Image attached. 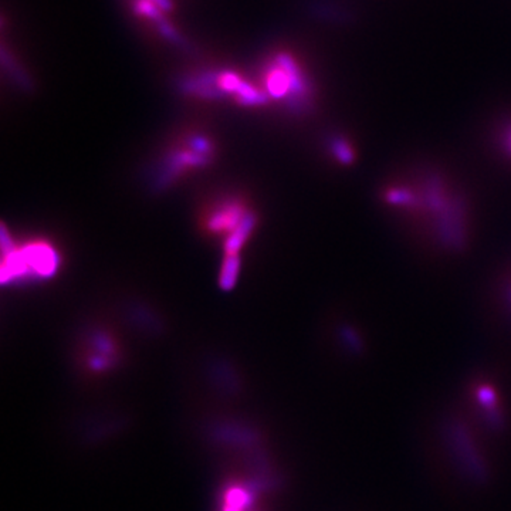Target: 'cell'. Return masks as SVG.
Segmentation results:
<instances>
[{"label":"cell","mask_w":511,"mask_h":511,"mask_svg":"<svg viewBox=\"0 0 511 511\" xmlns=\"http://www.w3.org/2000/svg\"><path fill=\"white\" fill-rule=\"evenodd\" d=\"M238 273H239V260L235 254H228V259L225 261V266L222 269L221 273V285L225 290H229L233 287V284L238 280Z\"/></svg>","instance_id":"2"},{"label":"cell","mask_w":511,"mask_h":511,"mask_svg":"<svg viewBox=\"0 0 511 511\" xmlns=\"http://www.w3.org/2000/svg\"><path fill=\"white\" fill-rule=\"evenodd\" d=\"M135 11L140 15H144L149 19H158L161 16L159 6L156 4H154L152 0H138V2L135 4Z\"/></svg>","instance_id":"3"},{"label":"cell","mask_w":511,"mask_h":511,"mask_svg":"<svg viewBox=\"0 0 511 511\" xmlns=\"http://www.w3.org/2000/svg\"><path fill=\"white\" fill-rule=\"evenodd\" d=\"M152 2L156 4L159 6V9H162V11H171L172 9L171 0H152Z\"/></svg>","instance_id":"4"},{"label":"cell","mask_w":511,"mask_h":511,"mask_svg":"<svg viewBox=\"0 0 511 511\" xmlns=\"http://www.w3.org/2000/svg\"><path fill=\"white\" fill-rule=\"evenodd\" d=\"M2 280L15 281L27 277H50L57 271L59 254L46 242H35L25 247H16L11 240V247L4 249Z\"/></svg>","instance_id":"1"}]
</instances>
